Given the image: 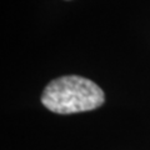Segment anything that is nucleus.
Returning <instances> with one entry per match:
<instances>
[{"mask_svg": "<svg viewBox=\"0 0 150 150\" xmlns=\"http://www.w3.org/2000/svg\"><path fill=\"white\" fill-rule=\"evenodd\" d=\"M105 101L104 91L94 81L79 75H65L45 86L41 103L56 114H74L98 109Z\"/></svg>", "mask_w": 150, "mask_h": 150, "instance_id": "f257e3e1", "label": "nucleus"}]
</instances>
